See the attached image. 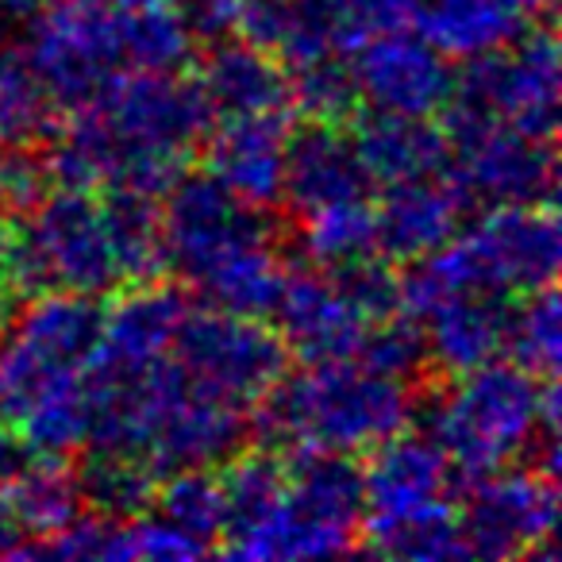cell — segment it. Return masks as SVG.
Segmentation results:
<instances>
[{
    "label": "cell",
    "instance_id": "11",
    "mask_svg": "<svg viewBox=\"0 0 562 562\" xmlns=\"http://www.w3.org/2000/svg\"><path fill=\"white\" fill-rule=\"evenodd\" d=\"M451 166L447 178L470 204H554L559 193V150L520 135L501 120L447 127Z\"/></svg>",
    "mask_w": 562,
    "mask_h": 562
},
{
    "label": "cell",
    "instance_id": "14",
    "mask_svg": "<svg viewBox=\"0 0 562 562\" xmlns=\"http://www.w3.org/2000/svg\"><path fill=\"white\" fill-rule=\"evenodd\" d=\"M290 132V112L224 116L220 124L212 120L196 155L204 162V173H212L243 204L281 209V173H285Z\"/></svg>",
    "mask_w": 562,
    "mask_h": 562
},
{
    "label": "cell",
    "instance_id": "32",
    "mask_svg": "<svg viewBox=\"0 0 562 562\" xmlns=\"http://www.w3.org/2000/svg\"><path fill=\"white\" fill-rule=\"evenodd\" d=\"M324 273L336 281V290L344 293L370 324L401 313V270H397V262H390L385 255L355 258V262L336 266V270H324Z\"/></svg>",
    "mask_w": 562,
    "mask_h": 562
},
{
    "label": "cell",
    "instance_id": "29",
    "mask_svg": "<svg viewBox=\"0 0 562 562\" xmlns=\"http://www.w3.org/2000/svg\"><path fill=\"white\" fill-rule=\"evenodd\" d=\"M155 516L173 524L178 531L193 536L216 554L220 539H224V490H220L216 470H181L158 482L155 501H150Z\"/></svg>",
    "mask_w": 562,
    "mask_h": 562
},
{
    "label": "cell",
    "instance_id": "31",
    "mask_svg": "<svg viewBox=\"0 0 562 562\" xmlns=\"http://www.w3.org/2000/svg\"><path fill=\"white\" fill-rule=\"evenodd\" d=\"M562 313H559V290L543 285L513 305V324H508V347L513 362L528 370L531 378H559V355H562Z\"/></svg>",
    "mask_w": 562,
    "mask_h": 562
},
{
    "label": "cell",
    "instance_id": "23",
    "mask_svg": "<svg viewBox=\"0 0 562 562\" xmlns=\"http://www.w3.org/2000/svg\"><path fill=\"white\" fill-rule=\"evenodd\" d=\"M416 27L439 55L474 58L508 47L524 32V16L508 0H424Z\"/></svg>",
    "mask_w": 562,
    "mask_h": 562
},
{
    "label": "cell",
    "instance_id": "10",
    "mask_svg": "<svg viewBox=\"0 0 562 562\" xmlns=\"http://www.w3.org/2000/svg\"><path fill=\"white\" fill-rule=\"evenodd\" d=\"M559 520V477L536 467H501L467 482L459 508L462 539L470 559H559L554 551Z\"/></svg>",
    "mask_w": 562,
    "mask_h": 562
},
{
    "label": "cell",
    "instance_id": "36",
    "mask_svg": "<svg viewBox=\"0 0 562 562\" xmlns=\"http://www.w3.org/2000/svg\"><path fill=\"white\" fill-rule=\"evenodd\" d=\"M0 290L24 297V290H20V224L16 216H4V212H0Z\"/></svg>",
    "mask_w": 562,
    "mask_h": 562
},
{
    "label": "cell",
    "instance_id": "20",
    "mask_svg": "<svg viewBox=\"0 0 562 562\" xmlns=\"http://www.w3.org/2000/svg\"><path fill=\"white\" fill-rule=\"evenodd\" d=\"M201 93L209 97L216 116H270V112H293L290 101V70L266 50L235 40L201 43L189 63Z\"/></svg>",
    "mask_w": 562,
    "mask_h": 562
},
{
    "label": "cell",
    "instance_id": "28",
    "mask_svg": "<svg viewBox=\"0 0 562 562\" xmlns=\"http://www.w3.org/2000/svg\"><path fill=\"white\" fill-rule=\"evenodd\" d=\"M63 112L27 66L24 50H0V147H47Z\"/></svg>",
    "mask_w": 562,
    "mask_h": 562
},
{
    "label": "cell",
    "instance_id": "4",
    "mask_svg": "<svg viewBox=\"0 0 562 562\" xmlns=\"http://www.w3.org/2000/svg\"><path fill=\"white\" fill-rule=\"evenodd\" d=\"M539 382L516 362H485L420 401L428 413V439L451 462L454 482H474L508 462L524 459L543 431L539 424Z\"/></svg>",
    "mask_w": 562,
    "mask_h": 562
},
{
    "label": "cell",
    "instance_id": "13",
    "mask_svg": "<svg viewBox=\"0 0 562 562\" xmlns=\"http://www.w3.org/2000/svg\"><path fill=\"white\" fill-rule=\"evenodd\" d=\"M255 443V416L250 408L227 405L189 385L162 416L143 447V462L158 477L181 474V470H216L232 454Z\"/></svg>",
    "mask_w": 562,
    "mask_h": 562
},
{
    "label": "cell",
    "instance_id": "25",
    "mask_svg": "<svg viewBox=\"0 0 562 562\" xmlns=\"http://www.w3.org/2000/svg\"><path fill=\"white\" fill-rule=\"evenodd\" d=\"M293 224L297 227L290 232V250H297L305 266H316V270H336L355 258L378 255L374 204L367 196L316 209L308 216H297Z\"/></svg>",
    "mask_w": 562,
    "mask_h": 562
},
{
    "label": "cell",
    "instance_id": "15",
    "mask_svg": "<svg viewBox=\"0 0 562 562\" xmlns=\"http://www.w3.org/2000/svg\"><path fill=\"white\" fill-rule=\"evenodd\" d=\"M278 316L273 328L281 331L293 359H355L367 336L370 321L336 290V281L316 266H290L281 293L270 308Z\"/></svg>",
    "mask_w": 562,
    "mask_h": 562
},
{
    "label": "cell",
    "instance_id": "17",
    "mask_svg": "<svg viewBox=\"0 0 562 562\" xmlns=\"http://www.w3.org/2000/svg\"><path fill=\"white\" fill-rule=\"evenodd\" d=\"M467 212L470 196L447 173L385 186L382 201L374 204L378 255L397 266L420 262L459 232Z\"/></svg>",
    "mask_w": 562,
    "mask_h": 562
},
{
    "label": "cell",
    "instance_id": "34",
    "mask_svg": "<svg viewBox=\"0 0 562 562\" xmlns=\"http://www.w3.org/2000/svg\"><path fill=\"white\" fill-rule=\"evenodd\" d=\"M50 193L43 147H0V212L27 216Z\"/></svg>",
    "mask_w": 562,
    "mask_h": 562
},
{
    "label": "cell",
    "instance_id": "37",
    "mask_svg": "<svg viewBox=\"0 0 562 562\" xmlns=\"http://www.w3.org/2000/svg\"><path fill=\"white\" fill-rule=\"evenodd\" d=\"M520 16H554V0H508Z\"/></svg>",
    "mask_w": 562,
    "mask_h": 562
},
{
    "label": "cell",
    "instance_id": "26",
    "mask_svg": "<svg viewBox=\"0 0 562 562\" xmlns=\"http://www.w3.org/2000/svg\"><path fill=\"white\" fill-rule=\"evenodd\" d=\"M70 467H74V482H78L81 508L97 516H109V520L143 516L150 508V501H155L158 482H162L147 462L132 459V454L86 451Z\"/></svg>",
    "mask_w": 562,
    "mask_h": 562
},
{
    "label": "cell",
    "instance_id": "2",
    "mask_svg": "<svg viewBox=\"0 0 562 562\" xmlns=\"http://www.w3.org/2000/svg\"><path fill=\"white\" fill-rule=\"evenodd\" d=\"M20 50L66 116L116 74L186 70L196 40L181 0H47Z\"/></svg>",
    "mask_w": 562,
    "mask_h": 562
},
{
    "label": "cell",
    "instance_id": "27",
    "mask_svg": "<svg viewBox=\"0 0 562 562\" xmlns=\"http://www.w3.org/2000/svg\"><path fill=\"white\" fill-rule=\"evenodd\" d=\"M0 497L9 501L16 520L35 539V554H40L43 539L55 536L63 524H70L81 513L78 482H74V467L66 459H35L24 474L0 490Z\"/></svg>",
    "mask_w": 562,
    "mask_h": 562
},
{
    "label": "cell",
    "instance_id": "21",
    "mask_svg": "<svg viewBox=\"0 0 562 562\" xmlns=\"http://www.w3.org/2000/svg\"><path fill=\"white\" fill-rule=\"evenodd\" d=\"M516 297L501 293H447L420 316L428 336L431 367L443 378H459L474 367L501 359L508 347V324H513Z\"/></svg>",
    "mask_w": 562,
    "mask_h": 562
},
{
    "label": "cell",
    "instance_id": "33",
    "mask_svg": "<svg viewBox=\"0 0 562 562\" xmlns=\"http://www.w3.org/2000/svg\"><path fill=\"white\" fill-rule=\"evenodd\" d=\"M328 4L331 16H336L344 50H355L359 43L374 40V35L413 27L424 0H328Z\"/></svg>",
    "mask_w": 562,
    "mask_h": 562
},
{
    "label": "cell",
    "instance_id": "24",
    "mask_svg": "<svg viewBox=\"0 0 562 562\" xmlns=\"http://www.w3.org/2000/svg\"><path fill=\"white\" fill-rule=\"evenodd\" d=\"M359 551L385 554V559H470L467 539H462L459 508L451 501H431V505L408 508L382 520H362Z\"/></svg>",
    "mask_w": 562,
    "mask_h": 562
},
{
    "label": "cell",
    "instance_id": "7",
    "mask_svg": "<svg viewBox=\"0 0 562 562\" xmlns=\"http://www.w3.org/2000/svg\"><path fill=\"white\" fill-rule=\"evenodd\" d=\"M158 232L166 273L196 293L258 250L290 247L278 209H250L204 170H186L158 201Z\"/></svg>",
    "mask_w": 562,
    "mask_h": 562
},
{
    "label": "cell",
    "instance_id": "16",
    "mask_svg": "<svg viewBox=\"0 0 562 562\" xmlns=\"http://www.w3.org/2000/svg\"><path fill=\"white\" fill-rule=\"evenodd\" d=\"M367 189L370 178L355 155L347 127L305 120V127L290 132L285 173H281V209H290L293 220L339 201H359L367 196Z\"/></svg>",
    "mask_w": 562,
    "mask_h": 562
},
{
    "label": "cell",
    "instance_id": "30",
    "mask_svg": "<svg viewBox=\"0 0 562 562\" xmlns=\"http://www.w3.org/2000/svg\"><path fill=\"white\" fill-rule=\"evenodd\" d=\"M290 101L293 112L316 124L347 127L362 112V93L355 70L344 55H324L316 63L290 70Z\"/></svg>",
    "mask_w": 562,
    "mask_h": 562
},
{
    "label": "cell",
    "instance_id": "3",
    "mask_svg": "<svg viewBox=\"0 0 562 562\" xmlns=\"http://www.w3.org/2000/svg\"><path fill=\"white\" fill-rule=\"evenodd\" d=\"M420 408V393L359 359L305 362L255 405L258 443L285 459L301 451L362 454L401 431Z\"/></svg>",
    "mask_w": 562,
    "mask_h": 562
},
{
    "label": "cell",
    "instance_id": "12",
    "mask_svg": "<svg viewBox=\"0 0 562 562\" xmlns=\"http://www.w3.org/2000/svg\"><path fill=\"white\" fill-rule=\"evenodd\" d=\"M351 70L362 104L401 116H439L454 86L451 58L439 55L420 35H408V27L359 43Z\"/></svg>",
    "mask_w": 562,
    "mask_h": 562
},
{
    "label": "cell",
    "instance_id": "8",
    "mask_svg": "<svg viewBox=\"0 0 562 562\" xmlns=\"http://www.w3.org/2000/svg\"><path fill=\"white\" fill-rule=\"evenodd\" d=\"M367 501L351 454H290V482L278 513L235 547L232 559H324L359 551Z\"/></svg>",
    "mask_w": 562,
    "mask_h": 562
},
{
    "label": "cell",
    "instance_id": "38",
    "mask_svg": "<svg viewBox=\"0 0 562 562\" xmlns=\"http://www.w3.org/2000/svg\"><path fill=\"white\" fill-rule=\"evenodd\" d=\"M40 4H47V0H0V9H12V12H32Z\"/></svg>",
    "mask_w": 562,
    "mask_h": 562
},
{
    "label": "cell",
    "instance_id": "35",
    "mask_svg": "<svg viewBox=\"0 0 562 562\" xmlns=\"http://www.w3.org/2000/svg\"><path fill=\"white\" fill-rule=\"evenodd\" d=\"M132 543H135V559H150V562H178V559H204V554H212L193 536L166 524L162 516H147V513L132 516Z\"/></svg>",
    "mask_w": 562,
    "mask_h": 562
},
{
    "label": "cell",
    "instance_id": "9",
    "mask_svg": "<svg viewBox=\"0 0 562 562\" xmlns=\"http://www.w3.org/2000/svg\"><path fill=\"white\" fill-rule=\"evenodd\" d=\"M170 359L196 393L250 408L281 382L293 355L266 316L186 308L170 339Z\"/></svg>",
    "mask_w": 562,
    "mask_h": 562
},
{
    "label": "cell",
    "instance_id": "18",
    "mask_svg": "<svg viewBox=\"0 0 562 562\" xmlns=\"http://www.w3.org/2000/svg\"><path fill=\"white\" fill-rule=\"evenodd\" d=\"M362 501H367V520L397 516L408 508L447 501L454 490V470L436 443L420 431H393L382 443L362 451Z\"/></svg>",
    "mask_w": 562,
    "mask_h": 562
},
{
    "label": "cell",
    "instance_id": "1",
    "mask_svg": "<svg viewBox=\"0 0 562 562\" xmlns=\"http://www.w3.org/2000/svg\"><path fill=\"white\" fill-rule=\"evenodd\" d=\"M212 112L189 70H127L70 109L43 147L50 186L132 189L162 201L193 166Z\"/></svg>",
    "mask_w": 562,
    "mask_h": 562
},
{
    "label": "cell",
    "instance_id": "19",
    "mask_svg": "<svg viewBox=\"0 0 562 562\" xmlns=\"http://www.w3.org/2000/svg\"><path fill=\"white\" fill-rule=\"evenodd\" d=\"M186 290L162 278L116 290L109 305H104L101 344H97L93 367L135 370L170 355V339L178 331V321L186 316Z\"/></svg>",
    "mask_w": 562,
    "mask_h": 562
},
{
    "label": "cell",
    "instance_id": "6",
    "mask_svg": "<svg viewBox=\"0 0 562 562\" xmlns=\"http://www.w3.org/2000/svg\"><path fill=\"white\" fill-rule=\"evenodd\" d=\"M127 285L132 278H127L101 189L50 186V193L20 224L24 297H40V293L112 297Z\"/></svg>",
    "mask_w": 562,
    "mask_h": 562
},
{
    "label": "cell",
    "instance_id": "5",
    "mask_svg": "<svg viewBox=\"0 0 562 562\" xmlns=\"http://www.w3.org/2000/svg\"><path fill=\"white\" fill-rule=\"evenodd\" d=\"M104 301L86 293H40L0 331V420L20 428L35 408L86 390Z\"/></svg>",
    "mask_w": 562,
    "mask_h": 562
},
{
    "label": "cell",
    "instance_id": "22",
    "mask_svg": "<svg viewBox=\"0 0 562 562\" xmlns=\"http://www.w3.org/2000/svg\"><path fill=\"white\" fill-rule=\"evenodd\" d=\"M367 170L370 186H401L416 178H439L451 166V143L443 127H436L424 116H401V112H367L347 124Z\"/></svg>",
    "mask_w": 562,
    "mask_h": 562
}]
</instances>
